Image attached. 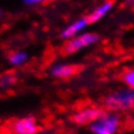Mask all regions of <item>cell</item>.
<instances>
[{"mask_svg":"<svg viewBox=\"0 0 134 134\" xmlns=\"http://www.w3.org/2000/svg\"><path fill=\"white\" fill-rule=\"evenodd\" d=\"M1 14H3V12H1V9H0V16H1Z\"/></svg>","mask_w":134,"mask_h":134,"instance_id":"14","label":"cell"},{"mask_svg":"<svg viewBox=\"0 0 134 134\" xmlns=\"http://www.w3.org/2000/svg\"><path fill=\"white\" fill-rule=\"evenodd\" d=\"M99 40L98 35L96 34H83L80 36H74L71 37L66 44L63 45L62 48V54L68 55V54H72V53H76L79 50L84 49V48H88L90 45H93L94 43H97Z\"/></svg>","mask_w":134,"mask_h":134,"instance_id":"3","label":"cell"},{"mask_svg":"<svg viewBox=\"0 0 134 134\" xmlns=\"http://www.w3.org/2000/svg\"><path fill=\"white\" fill-rule=\"evenodd\" d=\"M104 107L108 111H128L134 108V89L120 90L108 96L104 102Z\"/></svg>","mask_w":134,"mask_h":134,"instance_id":"1","label":"cell"},{"mask_svg":"<svg viewBox=\"0 0 134 134\" xmlns=\"http://www.w3.org/2000/svg\"><path fill=\"white\" fill-rule=\"evenodd\" d=\"M27 58H29V55L25 52H13V53L9 54L8 61L13 66H21V65H23L27 61Z\"/></svg>","mask_w":134,"mask_h":134,"instance_id":"9","label":"cell"},{"mask_svg":"<svg viewBox=\"0 0 134 134\" xmlns=\"http://www.w3.org/2000/svg\"><path fill=\"white\" fill-rule=\"evenodd\" d=\"M124 81H125V84H126L130 89H134V70L126 72V74L124 75Z\"/></svg>","mask_w":134,"mask_h":134,"instance_id":"11","label":"cell"},{"mask_svg":"<svg viewBox=\"0 0 134 134\" xmlns=\"http://www.w3.org/2000/svg\"><path fill=\"white\" fill-rule=\"evenodd\" d=\"M128 3H134V0H126Z\"/></svg>","mask_w":134,"mask_h":134,"instance_id":"13","label":"cell"},{"mask_svg":"<svg viewBox=\"0 0 134 134\" xmlns=\"http://www.w3.org/2000/svg\"><path fill=\"white\" fill-rule=\"evenodd\" d=\"M85 26H88L85 18L77 19V21H75L74 23H71L68 27H66V29L62 31V35H61V36H62L63 39H71V37H74L77 32H80Z\"/></svg>","mask_w":134,"mask_h":134,"instance_id":"8","label":"cell"},{"mask_svg":"<svg viewBox=\"0 0 134 134\" xmlns=\"http://www.w3.org/2000/svg\"><path fill=\"white\" fill-rule=\"evenodd\" d=\"M83 70V65H58L52 70V75L55 77H70L77 75Z\"/></svg>","mask_w":134,"mask_h":134,"instance_id":"6","label":"cell"},{"mask_svg":"<svg viewBox=\"0 0 134 134\" xmlns=\"http://www.w3.org/2000/svg\"><path fill=\"white\" fill-rule=\"evenodd\" d=\"M121 125L120 117L115 114H104L90 125L93 134H116Z\"/></svg>","mask_w":134,"mask_h":134,"instance_id":"2","label":"cell"},{"mask_svg":"<svg viewBox=\"0 0 134 134\" xmlns=\"http://www.w3.org/2000/svg\"><path fill=\"white\" fill-rule=\"evenodd\" d=\"M8 129L12 134H36L40 126L34 117H22L13 120L8 125Z\"/></svg>","mask_w":134,"mask_h":134,"instance_id":"5","label":"cell"},{"mask_svg":"<svg viewBox=\"0 0 134 134\" xmlns=\"http://www.w3.org/2000/svg\"><path fill=\"white\" fill-rule=\"evenodd\" d=\"M107 111L102 107H86L71 116V121L76 125H92L96 120L103 116Z\"/></svg>","mask_w":134,"mask_h":134,"instance_id":"4","label":"cell"},{"mask_svg":"<svg viewBox=\"0 0 134 134\" xmlns=\"http://www.w3.org/2000/svg\"><path fill=\"white\" fill-rule=\"evenodd\" d=\"M112 5H114V1H112V0H106L102 5H99L98 8H96L92 13H89L88 16L85 17L86 23H88V25H93V23L98 22L99 19H102L103 17L111 10Z\"/></svg>","mask_w":134,"mask_h":134,"instance_id":"7","label":"cell"},{"mask_svg":"<svg viewBox=\"0 0 134 134\" xmlns=\"http://www.w3.org/2000/svg\"><path fill=\"white\" fill-rule=\"evenodd\" d=\"M17 81V77L14 75H4L0 77V85L3 88H7V86H10L12 84H14Z\"/></svg>","mask_w":134,"mask_h":134,"instance_id":"10","label":"cell"},{"mask_svg":"<svg viewBox=\"0 0 134 134\" xmlns=\"http://www.w3.org/2000/svg\"><path fill=\"white\" fill-rule=\"evenodd\" d=\"M41 1H44V0H23V3H25L26 5H34V4H39V3H41Z\"/></svg>","mask_w":134,"mask_h":134,"instance_id":"12","label":"cell"}]
</instances>
